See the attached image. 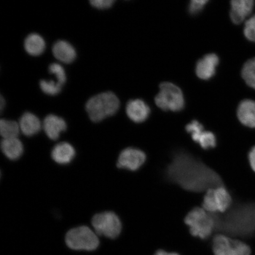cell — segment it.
Masks as SVG:
<instances>
[{
  "instance_id": "cell-1",
  "label": "cell",
  "mask_w": 255,
  "mask_h": 255,
  "mask_svg": "<svg viewBox=\"0 0 255 255\" xmlns=\"http://www.w3.org/2000/svg\"><path fill=\"white\" fill-rule=\"evenodd\" d=\"M169 179L184 189L200 192L222 186L221 177L189 153H175L167 169Z\"/></svg>"
},
{
  "instance_id": "cell-2",
  "label": "cell",
  "mask_w": 255,
  "mask_h": 255,
  "mask_svg": "<svg viewBox=\"0 0 255 255\" xmlns=\"http://www.w3.org/2000/svg\"><path fill=\"white\" fill-rule=\"evenodd\" d=\"M120 104L119 99L113 92H106L89 99L86 110L90 119L98 123L116 114Z\"/></svg>"
},
{
  "instance_id": "cell-3",
  "label": "cell",
  "mask_w": 255,
  "mask_h": 255,
  "mask_svg": "<svg viewBox=\"0 0 255 255\" xmlns=\"http://www.w3.org/2000/svg\"><path fill=\"white\" fill-rule=\"evenodd\" d=\"M184 222L193 237L206 239L216 229L217 217L203 208L196 207L188 213Z\"/></svg>"
},
{
  "instance_id": "cell-4",
  "label": "cell",
  "mask_w": 255,
  "mask_h": 255,
  "mask_svg": "<svg viewBox=\"0 0 255 255\" xmlns=\"http://www.w3.org/2000/svg\"><path fill=\"white\" fill-rule=\"evenodd\" d=\"M66 243L72 250L76 251H94L100 241L97 234L88 226H83L70 230L66 236Z\"/></svg>"
},
{
  "instance_id": "cell-5",
  "label": "cell",
  "mask_w": 255,
  "mask_h": 255,
  "mask_svg": "<svg viewBox=\"0 0 255 255\" xmlns=\"http://www.w3.org/2000/svg\"><path fill=\"white\" fill-rule=\"evenodd\" d=\"M155 102L159 108L164 111H180L184 106L182 91L170 82H163L159 86V92Z\"/></svg>"
},
{
  "instance_id": "cell-6",
  "label": "cell",
  "mask_w": 255,
  "mask_h": 255,
  "mask_svg": "<svg viewBox=\"0 0 255 255\" xmlns=\"http://www.w3.org/2000/svg\"><path fill=\"white\" fill-rule=\"evenodd\" d=\"M92 225L96 234L110 239L117 238L122 231V223L119 216L111 212L95 215L92 219Z\"/></svg>"
},
{
  "instance_id": "cell-7",
  "label": "cell",
  "mask_w": 255,
  "mask_h": 255,
  "mask_svg": "<svg viewBox=\"0 0 255 255\" xmlns=\"http://www.w3.org/2000/svg\"><path fill=\"white\" fill-rule=\"evenodd\" d=\"M232 199L230 193L223 186L207 190L204 197L203 208L212 213H224L231 207Z\"/></svg>"
},
{
  "instance_id": "cell-8",
  "label": "cell",
  "mask_w": 255,
  "mask_h": 255,
  "mask_svg": "<svg viewBox=\"0 0 255 255\" xmlns=\"http://www.w3.org/2000/svg\"><path fill=\"white\" fill-rule=\"evenodd\" d=\"M215 255H251V250L244 242L233 239L225 235H216L213 240Z\"/></svg>"
},
{
  "instance_id": "cell-9",
  "label": "cell",
  "mask_w": 255,
  "mask_h": 255,
  "mask_svg": "<svg viewBox=\"0 0 255 255\" xmlns=\"http://www.w3.org/2000/svg\"><path fill=\"white\" fill-rule=\"evenodd\" d=\"M188 133H190L194 141L199 143L204 149L215 148L217 144L216 136L212 132L206 131L198 121H193L186 127Z\"/></svg>"
},
{
  "instance_id": "cell-10",
  "label": "cell",
  "mask_w": 255,
  "mask_h": 255,
  "mask_svg": "<svg viewBox=\"0 0 255 255\" xmlns=\"http://www.w3.org/2000/svg\"><path fill=\"white\" fill-rule=\"evenodd\" d=\"M146 155L141 149L127 148L121 152L117 166L120 168L136 171L144 164Z\"/></svg>"
},
{
  "instance_id": "cell-11",
  "label": "cell",
  "mask_w": 255,
  "mask_h": 255,
  "mask_svg": "<svg viewBox=\"0 0 255 255\" xmlns=\"http://www.w3.org/2000/svg\"><path fill=\"white\" fill-rule=\"evenodd\" d=\"M219 62V57L215 54L210 53L204 56L197 63V76L203 80H208L215 75L216 68Z\"/></svg>"
},
{
  "instance_id": "cell-12",
  "label": "cell",
  "mask_w": 255,
  "mask_h": 255,
  "mask_svg": "<svg viewBox=\"0 0 255 255\" xmlns=\"http://www.w3.org/2000/svg\"><path fill=\"white\" fill-rule=\"evenodd\" d=\"M253 0H234L231 1V18L233 23L239 24L253 10Z\"/></svg>"
},
{
  "instance_id": "cell-13",
  "label": "cell",
  "mask_w": 255,
  "mask_h": 255,
  "mask_svg": "<svg viewBox=\"0 0 255 255\" xmlns=\"http://www.w3.org/2000/svg\"><path fill=\"white\" fill-rule=\"evenodd\" d=\"M126 112L130 120L136 123H141L148 119L150 109L142 100H135L127 104Z\"/></svg>"
},
{
  "instance_id": "cell-14",
  "label": "cell",
  "mask_w": 255,
  "mask_h": 255,
  "mask_svg": "<svg viewBox=\"0 0 255 255\" xmlns=\"http://www.w3.org/2000/svg\"><path fill=\"white\" fill-rule=\"evenodd\" d=\"M66 124L62 118L50 114L44 120L43 128L46 134L51 139L59 138L60 133L66 129Z\"/></svg>"
},
{
  "instance_id": "cell-15",
  "label": "cell",
  "mask_w": 255,
  "mask_h": 255,
  "mask_svg": "<svg viewBox=\"0 0 255 255\" xmlns=\"http://www.w3.org/2000/svg\"><path fill=\"white\" fill-rule=\"evenodd\" d=\"M237 115L238 119L244 126L252 128H255V102L246 100L239 104Z\"/></svg>"
},
{
  "instance_id": "cell-16",
  "label": "cell",
  "mask_w": 255,
  "mask_h": 255,
  "mask_svg": "<svg viewBox=\"0 0 255 255\" xmlns=\"http://www.w3.org/2000/svg\"><path fill=\"white\" fill-rule=\"evenodd\" d=\"M75 154V149L71 143L63 142L58 143L53 148L52 157L57 163L67 164L73 160Z\"/></svg>"
},
{
  "instance_id": "cell-17",
  "label": "cell",
  "mask_w": 255,
  "mask_h": 255,
  "mask_svg": "<svg viewBox=\"0 0 255 255\" xmlns=\"http://www.w3.org/2000/svg\"><path fill=\"white\" fill-rule=\"evenodd\" d=\"M53 53L57 59L66 63L72 62L76 55L74 47L64 40L57 41L54 44Z\"/></svg>"
},
{
  "instance_id": "cell-18",
  "label": "cell",
  "mask_w": 255,
  "mask_h": 255,
  "mask_svg": "<svg viewBox=\"0 0 255 255\" xmlns=\"http://www.w3.org/2000/svg\"><path fill=\"white\" fill-rule=\"evenodd\" d=\"M19 126L21 132L28 136L36 134L41 128L39 119L30 113H25L21 116L19 121Z\"/></svg>"
},
{
  "instance_id": "cell-19",
  "label": "cell",
  "mask_w": 255,
  "mask_h": 255,
  "mask_svg": "<svg viewBox=\"0 0 255 255\" xmlns=\"http://www.w3.org/2000/svg\"><path fill=\"white\" fill-rule=\"evenodd\" d=\"M3 154L11 160H16L23 154L24 149L17 138L3 139L1 143Z\"/></svg>"
},
{
  "instance_id": "cell-20",
  "label": "cell",
  "mask_w": 255,
  "mask_h": 255,
  "mask_svg": "<svg viewBox=\"0 0 255 255\" xmlns=\"http://www.w3.org/2000/svg\"><path fill=\"white\" fill-rule=\"evenodd\" d=\"M45 41L43 38L37 33H31L24 41V48L26 52L32 56H38L45 49Z\"/></svg>"
},
{
  "instance_id": "cell-21",
  "label": "cell",
  "mask_w": 255,
  "mask_h": 255,
  "mask_svg": "<svg viewBox=\"0 0 255 255\" xmlns=\"http://www.w3.org/2000/svg\"><path fill=\"white\" fill-rule=\"evenodd\" d=\"M19 124L14 121H0V133L3 139L17 138L20 132Z\"/></svg>"
},
{
  "instance_id": "cell-22",
  "label": "cell",
  "mask_w": 255,
  "mask_h": 255,
  "mask_svg": "<svg viewBox=\"0 0 255 255\" xmlns=\"http://www.w3.org/2000/svg\"><path fill=\"white\" fill-rule=\"evenodd\" d=\"M242 75L247 85L255 89V58L248 60L245 64Z\"/></svg>"
},
{
  "instance_id": "cell-23",
  "label": "cell",
  "mask_w": 255,
  "mask_h": 255,
  "mask_svg": "<svg viewBox=\"0 0 255 255\" xmlns=\"http://www.w3.org/2000/svg\"><path fill=\"white\" fill-rule=\"evenodd\" d=\"M40 87L44 93L47 95H55L61 90L62 86L53 81H47L41 80L40 82Z\"/></svg>"
},
{
  "instance_id": "cell-24",
  "label": "cell",
  "mask_w": 255,
  "mask_h": 255,
  "mask_svg": "<svg viewBox=\"0 0 255 255\" xmlns=\"http://www.w3.org/2000/svg\"><path fill=\"white\" fill-rule=\"evenodd\" d=\"M50 73L56 76L57 82L63 86L66 82V74L63 67L58 63H52L49 66Z\"/></svg>"
},
{
  "instance_id": "cell-25",
  "label": "cell",
  "mask_w": 255,
  "mask_h": 255,
  "mask_svg": "<svg viewBox=\"0 0 255 255\" xmlns=\"http://www.w3.org/2000/svg\"><path fill=\"white\" fill-rule=\"evenodd\" d=\"M244 34L248 40L255 42V15L245 23Z\"/></svg>"
},
{
  "instance_id": "cell-26",
  "label": "cell",
  "mask_w": 255,
  "mask_h": 255,
  "mask_svg": "<svg viewBox=\"0 0 255 255\" xmlns=\"http://www.w3.org/2000/svg\"><path fill=\"white\" fill-rule=\"evenodd\" d=\"M208 1L207 0H193L190 3L189 11L191 14H196L202 11Z\"/></svg>"
},
{
  "instance_id": "cell-27",
  "label": "cell",
  "mask_w": 255,
  "mask_h": 255,
  "mask_svg": "<svg viewBox=\"0 0 255 255\" xmlns=\"http://www.w3.org/2000/svg\"><path fill=\"white\" fill-rule=\"evenodd\" d=\"M114 2V0H91L90 3L94 7L98 8H108Z\"/></svg>"
},
{
  "instance_id": "cell-28",
  "label": "cell",
  "mask_w": 255,
  "mask_h": 255,
  "mask_svg": "<svg viewBox=\"0 0 255 255\" xmlns=\"http://www.w3.org/2000/svg\"><path fill=\"white\" fill-rule=\"evenodd\" d=\"M248 160L250 162V166L255 173V145L251 149L248 154Z\"/></svg>"
},
{
  "instance_id": "cell-29",
  "label": "cell",
  "mask_w": 255,
  "mask_h": 255,
  "mask_svg": "<svg viewBox=\"0 0 255 255\" xmlns=\"http://www.w3.org/2000/svg\"><path fill=\"white\" fill-rule=\"evenodd\" d=\"M154 255H180L178 254L177 253H168V252H166L164 250H159V251L156 252Z\"/></svg>"
},
{
  "instance_id": "cell-30",
  "label": "cell",
  "mask_w": 255,
  "mask_h": 255,
  "mask_svg": "<svg viewBox=\"0 0 255 255\" xmlns=\"http://www.w3.org/2000/svg\"><path fill=\"white\" fill-rule=\"evenodd\" d=\"M4 104L5 101L4 100V98H3L2 96H1V99H0V109H1V111H2L3 108H4Z\"/></svg>"
}]
</instances>
